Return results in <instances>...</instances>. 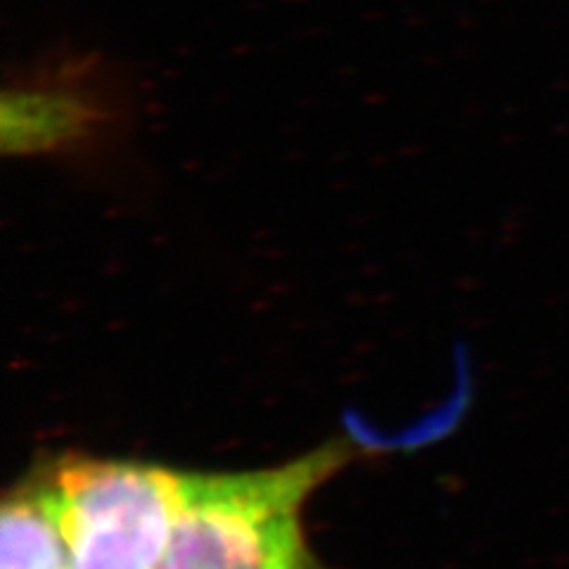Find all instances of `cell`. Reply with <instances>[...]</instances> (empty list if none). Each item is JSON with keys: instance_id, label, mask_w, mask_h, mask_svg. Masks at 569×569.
Returning <instances> with one entry per match:
<instances>
[{"instance_id": "6da1fadb", "label": "cell", "mask_w": 569, "mask_h": 569, "mask_svg": "<svg viewBox=\"0 0 569 569\" xmlns=\"http://www.w3.org/2000/svg\"><path fill=\"white\" fill-rule=\"evenodd\" d=\"M146 91L133 69L98 48L58 43L6 69L0 152L114 186L136 171Z\"/></svg>"}, {"instance_id": "7a4b0ae2", "label": "cell", "mask_w": 569, "mask_h": 569, "mask_svg": "<svg viewBox=\"0 0 569 569\" xmlns=\"http://www.w3.org/2000/svg\"><path fill=\"white\" fill-rule=\"evenodd\" d=\"M345 460L342 443H328L271 470L183 475L181 512L157 569H323L301 510Z\"/></svg>"}, {"instance_id": "3957f363", "label": "cell", "mask_w": 569, "mask_h": 569, "mask_svg": "<svg viewBox=\"0 0 569 569\" xmlns=\"http://www.w3.org/2000/svg\"><path fill=\"white\" fill-rule=\"evenodd\" d=\"M71 569H157L183 503V475L150 462L67 458L50 477Z\"/></svg>"}, {"instance_id": "277c9868", "label": "cell", "mask_w": 569, "mask_h": 569, "mask_svg": "<svg viewBox=\"0 0 569 569\" xmlns=\"http://www.w3.org/2000/svg\"><path fill=\"white\" fill-rule=\"evenodd\" d=\"M0 569H71L48 477H33L6 496Z\"/></svg>"}]
</instances>
